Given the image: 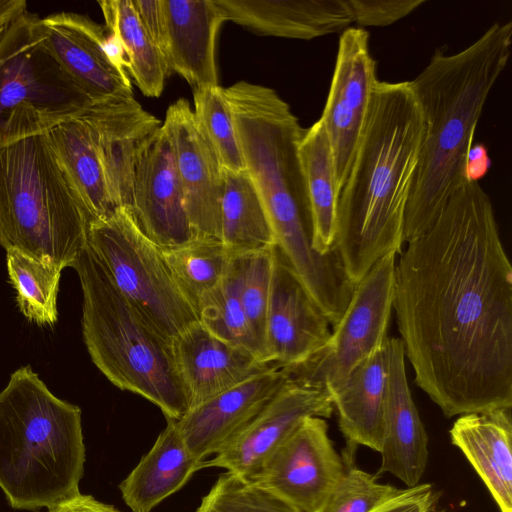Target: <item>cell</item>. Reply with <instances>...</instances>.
<instances>
[{
    "label": "cell",
    "instance_id": "cell-1",
    "mask_svg": "<svg viewBox=\"0 0 512 512\" xmlns=\"http://www.w3.org/2000/svg\"><path fill=\"white\" fill-rule=\"evenodd\" d=\"M393 309L415 382L445 417L512 408V266L478 181L400 253Z\"/></svg>",
    "mask_w": 512,
    "mask_h": 512
},
{
    "label": "cell",
    "instance_id": "cell-2",
    "mask_svg": "<svg viewBox=\"0 0 512 512\" xmlns=\"http://www.w3.org/2000/svg\"><path fill=\"white\" fill-rule=\"evenodd\" d=\"M424 121L409 81H377L340 193L334 250L355 286L388 253H401Z\"/></svg>",
    "mask_w": 512,
    "mask_h": 512
},
{
    "label": "cell",
    "instance_id": "cell-3",
    "mask_svg": "<svg viewBox=\"0 0 512 512\" xmlns=\"http://www.w3.org/2000/svg\"><path fill=\"white\" fill-rule=\"evenodd\" d=\"M512 23H494L454 54L438 49L409 81L424 134L404 220V242L424 233L467 180L474 133L488 96L510 57Z\"/></svg>",
    "mask_w": 512,
    "mask_h": 512
},
{
    "label": "cell",
    "instance_id": "cell-4",
    "mask_svg": "<svg viewBox=\"0 0 512 512\" xmlns=\"http://www.w3.org/2000/svg\"><path fill=\"white\" fill-rule=\"evenodd\" d=\"M245 169L265 205L276 246L317 301L335 294L345 274L335 251L312 245L306 183L299 158L305 132L289 105L271 88L237 82L224 88Z\"/></svg>",
    "mask_w": 512,
    "mask_h": 512
},
{
    "label": "cell",
    "instance_id": "cell-5",
    "mask_svg": "<svg viewBox=\"0 0 512 512\" xmlns=\"http://www.w3.org/2000/svg\"><path fill=\"white\" fill-rule=\"evenodd\" d=\"M81 409L55 396L32 368L0 392V488L20 510L54 508L80 494Z\"/></svg>",
    "mask_w": 512,
    "mask_h": 512
},
{
    "label": "cell",
    "instance_id": "cell-6",
    "mask_svg": "<svg viewBox=\"0 0 512 512\" xmlns=\"http://www.w3.org/2000/svg\"><path fill=\"white\" fill-rule=\"evenodd\" d=\"M92 217L45 134L0 147V245L61 271L88 244Z\"/></svg>",
    "mask_w": 512,
    "mask_h": 512
},
{
    "label": "cell",
    "instance_id": "cell-7",
    "mask_svg": "<svg viewBox=\"0 0 512 512\" xmlns=\"http://www.w3.org/2000/svg\"><path fill=\"white\" fill-rule=\"evenodd\" d=\"M73 268L83 295V339L95 366L119 389L159 407L167 420L180 419L189 404L171 340L119 293L88 244Z\"/></svg>",
    "mask_w": 512,
    "mask_h": 512
},
{
    "label": "cell",
    "instance_id": "cell-8",
    "mask_svg": "<svg viewBox=\"0 0 512 512\" xmlns=\"http://www.w3.org/2000/svg\"><path fill=\"white\" fill-rule=\"evenodd\" d=\"M39 22L24 11L0 42V147L45 134L92 104L45 48Z\"/></svg>",
    "mask_w": 512,
    "mask_h": 512
},
{
    "label": "cell",
    "instance_id": "cell-9",
    "mask_svg": "<svg viewBox=\"0 0 512 512\" xmlns=\"http://www.w3.org/2000/svg\"><path fill=\"white\" fill-rule=\"evenodd\" d=\"M88 245L119 293L163 336L171 340L199 321L162 249L143 233L128 210L117 208L106 217L92 219Z\"/></svg>",
    "mask_w": 512,
    "mask_h": 512
},
{
    "label": "cell",
    "instance_id": "cell-10",
    "mask_svg": "<svg viewBox=\"0 0 512 512\" xmlns=\"http://www.w3.org/2000/svg\"><path fill=\"white\" fill-rule=\"evenodd\" d=\"M395 265L396 253L391 252L371 267L355 285L326 346L302 363L280 368L287 379L322 385L330 395L384 346L393 309Z\"/></svg>",
    "mask_w": 512,
    "mask_h": 512
},
{
    "label": "cell",
    "instance_id": "cell-11",
    "mask_svg": "<svg viewBox=\"0 0 512 512\" xmlns=\"http://www.w3.org/2000/svg\"><path fill=\"white\" fill-rule=\"evenodd\" d=\"M321 417H307L274 450L251 481L300 512H323L345 471Z\"/></svg>",
    "mask_w": 512,
    "mask_h": 512
},
{
    "label": "cell",
    "instance_id": "cell-12",
    "mask_svg": "<svg viewBox=\"0 0 512 512\" xmlns=\"http://www.w3.org/2000/svg\"><path fill=\"white\" fill-rule=\"evenodd\" d=\"M378 81L369 49V33L360 27L344 30L322 116L340 193L348 178L363 129L370 96Z\"/></svg>",
    "mask_w": 512,
    "mask_h": 512
},
{
    "label": "cell",
    "instance_id": "cell-13",
    "mask_svg": "<svg viewBox=\"0 0 512 512\" xmlns=\"http://www.w3.org/2000/svg\"><path fill=\"white\" fill-rule=\"evenodd\" d=\"M333 404L319 384L287 379L270 401L202 468L218 467L251 480L307 417L330 418Z\"/></svg>",
    "mask_w": 512,
    "mask_h": 512
},
{
    "label": "cell",
    "instance_id": "cell-14",
    "mask_svg": "<svg viewBox=\"0 0 512 512\" xmlns=\"http://www.w3.org/2000/svg\"><path fill=\"white\" fill-rule=\"evenodd\" d=\"M331 324L277 246L265 324V358L282 368L302 363L327 344Z\"/></svg>",
    "mask_w": 512,
    "mask_h": 512
},
{
    "label": "cell",
    "instance_id": "cell-15",
    "mask_svg": "<svg viewBox=\"0 0 512 512\" xmlns=\"http://www.w3.org/2000/svg\"><path fill=\"white\" fill-rule=\"evenodd\" d=\"M174 151L188 220L196 238L220 240L223 167L186 99L172 103L162 125Z\"/></svg>",
    "mask_w": 512,
    "mask_h": 512
},
{
    "label": "cell",
    "instance_id": "cell-16",
    "mask_svg": "<svg viewBox=\"0 0 512 512\" xmlns=\"http://www.w3.org/2000/svg\"><path fill=\"white\" fill-rule=\"evenodd\" d=\"M39 26L45 48L92 104L134 97L127 73L105 52L106 27L73 12L40 18Z\"/></svg>",
    "mask_w": 512,
    "mask_h": 512
},
{
    "label": "cell",
    "instance_id": "cell-17",
    "mask_svg": "<svg viewBox=\"0 0 512 512\" xmlns=\"http://www.w3.org/2000/svg\"><path fill=\"white\" fill-rule=\"evenodd\" d=\"M131 214L143 233L162 249L183 245L194 238L173 146L163 126L138 159Z\"/></svg>",
    "mask_w": 512,
    "mask_h": 512
},
{
    "label": "cell",
    "instance_id": "cell-18",
    "mask_svg": "<svg viewBox=\"0 0 512 512\" xmlns=\"http://www.w3.org/2000/svg\"><path fill=\"white\" fill-rule=\"evenodd\" d=\"M81 116L93 133L115 208L131 213L136 165L144 147L161 128L160 121L134 97L91 104Z\"/></svg>",
    "mask_w": 512,
    "mask_h": 512
},
{
    "label": "cell",
    "instance_id": "cell-19",
    "mask_svg": "<svg viewBox=\"0 0 512 512\" xmlns=\"http://www.w3.org/2000/svg\"><path fill=\"white\" fill-rule=\"evenodd\" d=\"M385 346L387 377L378 475L389 473L413 487L426 471L428 435L408 386L403 343L387 337Z\"/></svg>",
    "mask_w": 512,
    "mask_h": 512
},
{
    "label": "cell",
    "instance_id": "cell-20",
    "mask_svg": "<svg viewBox=\"0 0 512 512\" xmlns=\"http://www.w3.org/2000/svg\"><path fill=\"white\" fill-rule=\"evenodd\" d=\"M171 347L189 409L273 367L199 321L172 338Z\"/></svg>",
    "mask_w": 512,
    "mask_h": 512
},
{
    "label": "cell",
    "instance_id": "cell-21",
    "mask_svg": "<svg viewBox=\"0 0 512 512\" xmlns=\"http://www.w3.org/2000/svg\"><path fill=\"white\" fill-rule=\"evenodd\" d=\"M286 380L280 368L270 367L174 420L192 457L203 462L218 453L260 412Z\"/></svg>",
    "mask_w": 512,
    "mask_h": 512
},
{
    "label": "cell",
    "instance_id": "cell-22",
    "mask_svg": "<svg viewBox=\"0 0 512 512\" xmlns=\"http://www.w3.org/2000/svg\"><path fill=\"white\" fill-rule=\"evenodd\" d=\"M164 13L163 56L169 71L194 89L219 85L216 36L225 19L215 0H161Z\"/></svg>",
    "mask_w": 512,
    "mask_h": 512
},
{
    "label": "cell",
    "instance_id": "cell-23",
    "mask_svg": "<svg viewBox=\"0 0 512 512\" xmlns=\"http://www.w3.org/2000/svg\"><path fill=\"white\" fill-rule=\"evenodd\" d=\"M225 21L253 33L310 40L352 24L346 0H215Z\"/></svg>",
    "mask_w": 512,
    "mask_h": 512
},
{
    "label": "cell",
    "instance_id": "cell-24",
    "mask_svg": "<svg viewBox=\"0 0 512 512\" xmlns=\"http://www.w3.org/2000/svg\"><path fill=\"white\" fill-rule=\"evenodd\" d=\"M489 490L500 512H512L511 408L459 416L449 431Z\"/></svg>",
    "mask_w": 512,
    "mask_h": 512
},
{
    "label": "cell",
    "instance_id": "cell-25",
    "mask_svg": "<svg viewBox=\"0 0 512 512\" xmlns=\"http://www.w3.org/2000/svg\"><path fill=\"white\" fill-rule=\"evenodd\" d=\"M386 377L387 353L384 344L330 393L333 407L337 410L339 429L347 443L346 459L351 460L353 451L359 445L376 452L381 449Z\"/></svg>",
    "mask_w": 512,
    "mask_h": 512
},
{
    "label": "cell",
    "instance_id": "cell-26",
    "mask_svg": "<svg viewBox=\"0 0 512 512\" xmlns=\"http://www.w3.org/2000/svg\"><path fill=\"white\" fill-rule=\"evenodd\" d=\"M202 463L189 453L174 420H167L152 448L119 484L122 499L132 512H151L180 490Z\"/></svg>",
    "mask_w": 512,
    "mask_h": 512
},
{
    "label": "cell",
    "instance_id": "cell-27",
    "mask_svg": "<svg viewBox=\"0 0 512 512\" xmlns=\"http://www.w3.org/2000/svg\"><path fill=\"white\" fill-rule=\"evenodd\" d=\"M50 146L92 219L116 208L111 200L93 133L82 116L62 122L46 133Z\"/></svg>",
    "mask_w": 512,
    "mask_h": 512
},
{
    "label": "cell",
    "instance_id": "cell-28",
    "mask_svg": "<svg viewBox=\"0 0 512 512\" xmlns=\"http://www.w3.org/2000/svg\"><path fill=\"white\" fill-rule=\"evenodd\" d=\"M299 158L309 199L312 245L321 255L334 249L339 193L329 138L321 118L305 129Z\"/></svg>",
    "mask_w": 512,
    "mask_h": 512
},
{
    "label": "cell",
    "instance_id": "cell-29",
    "mask_svg": "<svg viewBox=\"0 0 512 512\" xmlns=\"http://www.w3.org/2000/svg\"><path fill=\"white\" fill-rule=\"evenodd\" d=\"M220 241L231 257L276 246L265 205L246 169L223 168Z\"/></svg>",
    "mask_w": 512,
    "mask_h": 512
},
{
    "label": "cell",
    "instance_id": "cell-30",
    "mask_svg": "<svg viewBox=\"0 0 512 512\" xmlns=\"http://www.w3.org/2000/svg\"><path fill=\"white\" fill-rule=\"evenodd\" d=\"M105 27L116 34L128 61L126 73L147 97H159L170 72L158 46L142 26L131 0H101Z\"/></svg>",
    "mask_w": 512,
    "mask_h": 512
},
{
    "label": "cell",
    "instance_id": "cell-31",
    "mask_svg": "<svg viewBox=\"0 0 512 512\" xmlns=\"http://www.w3.org/2000/svg\"><path fill=\"white\" fill-rule=\"evenodd\" d=\"M162 253L176 284L198 315L200 300L220 283L232 257L220 240L196 237L162 249Z\"/></svg>",
    "mask_w": 512,
    "mask_h": 512
},
{
    "label": "cell",
    "instance_id": "cell-32",
    "mask_svg": "<svg viewBox=\"0 0 512 512\" xmlns=\"http://www.w3.org/2000/svg\"><path fill=\"white\" fill-rule=\"evenodd\" d=\"M197 312L199 322L212 334L249 350L266 363L240 300L236 257L231 258L220 283L202 297Z\"/></svg>",
    "mask_w": 512,
    "mask_h": 512
},
{
    "label": "cell",
    "instance_id": "cell-33",
    "mask_svg": "<svg viewBox=\"0 0 512 512\" xmlns=\"http://www.w3.org/2000/svg\"><path fill=\"white\" fill-rule=\"evenodd\" d=\"M6 266L24 317L38 325L53 326L58 320L61 270L15 250L6 251Z\"/></svg>",
    "mask_w": 512,
    "mask_h": 512
},
{
    "label": "cell",
    "instance_id": "cell-34",
    "mask_svg": "<svg viewBox=\"0 0 512 512\" xmlns=\"http://www.w3.org/2000/svg\"><path fill=\"white\" fill-rule=\"evenodd\" d=\"M194 116L213 147L223 168L245 169L232 113L219 85H206L193 90Z\"/></svg>",
    "mask_w": 512,
    "mask_h": 512
},
{
    "label": "cell",
    "instance_id": "cell-35",
    "mask_svg": "<svg viewBox=\"0 0 512 512\" xmlns=\"http://www.w3.org/2000/svg\"><path fill=\"white\" fill-rule=\"evenodd\" d=\"M195 512H300L257 483L231 472L221 474Z\"/></svg>",
    "mask_w": 512,
    "mask_h": 512
},
{
    "label": "cell",
    "instance_id": "cell-36",
    "mask_svg": "<svg viewBox=\"0 0 512 512\" xmlns=\"http://www.w3.org/2000/svg\"><path fill=\"white\" fill-rule=\"evenodd\" d=\"M274 247L235 256L239 270L240 300L265 362V324Z\"/></svg>",
    "mask_w": 512,
    "mask_h": 512
},
{
    "label": "cell",
    "instance_id": "cell-37",
    "mask_svg": "<svg viewBox=\"0 0 512 512\" xmlns=\"http://www.w3.org/2000/svg\"><path fill=\"white\" fill-rule=\"evenodd\" d=\"M401 490L394 485L380 483L378 475L348 464L323 512H371Z\"/></svg>",
    "mask_w": 512,
    "mask_h": 512
},
{
    "label": "cell",
    "instance_id": "cell-38",
    "mask_svg": "<svg viewBox=\"0 0 512 512\" xmlns=\"http://www.w3.org/2000/svg\"><path fill=\"white\" fill-rule=\"evenodd\" d=\"M425 0H346L352 23L383 27L408 16Z\"/></svg>",
    "mask_w": 512,
    "mask_h": 512
},
{
    "label": "cell",
    "instance_id": "cell-39",
    "mask_svg": "<svg viewBox=\"0 0 512 512\" xmlns=\"http://www.w3.org/2000/svg\"><path fill=\"white\" fill-rule=\"evenodd\" d=\"M371 512H446L439 505V494L430 483L402 489L396 496Z\"/></svg>",
    "mask_w": 512,
    "mask_h": 512
},
{
    "label": "cell",
    "instance_id": "cell-40",
    "mask_svg": "<svg viewBox=\"0 0 512 512\" xmlns=\"http://www.w3.org/2000/svg\"><path fill=\"white\" fill-rule=\"evenodd\" d=\"M131 3L142 26L162 52L164 45L165 26L162 1L131 0Z\"/></svg>",
    "mask_w": 512,
    "mask_h": 512
},
{
    "label": "cell",
    "instance_id": "cell-41",
    "mask_svg": "<svg viewBox=\"0 0 512 512\" xmlns=\"http://www.w3.org/2000/svg\"><path fill=\"white\" fill-rule=\"evenodd\" d=\"M48 512H121L112 505L96 500L91 495L78 496L48 510Z\"/></svg>",
    "mask_w": 512,
    "mask_h": 512
},
{
    "label": "cell",
    "instance_id": "cell-42",
    "mask_svg": "<svg viewBox=\"0 0 512 512\" xmlns=\"http://www.w3.org/2000/svg\"><path fill=\"white\" fill-rule=\"evenodd\" d=\"M489 158L482 146L471 148L467 163V179L478 181L488 170Z\"/></svg>",
    "mask_w": 512,
    "mask_h": 512
},
{
    "label": "cell",
    "instance_id": "cell-43",
    "mask_svg": "<svg viewBox=\"0 0 512 512\" xmlns=\"http://www.w3.org/2000/svg\"><path fill=\"white\" fill-rule=\"evenodd\" d=\"M25 0H0V23H6L20 15L26 8Z\"/></svg>",
    "mask_w": 512,
    "mask_h": 512
},
{
    "label": "cell",
    "instance_id": "cell-44",
    "mask_svg": "<svg viewBox=\"0 0 512 512\" xmlns=\"http://www.w3.org/2000/svg\"><path fill=\"white\" fill-rule=\"evenodd\" d=\"M10 22V21H9ZM9 22H6V23H0V42L6 32V28H7V25Z\"/></svg>",
    "mask_w": 512,
    "mask_h": 512
}]
</instances>
